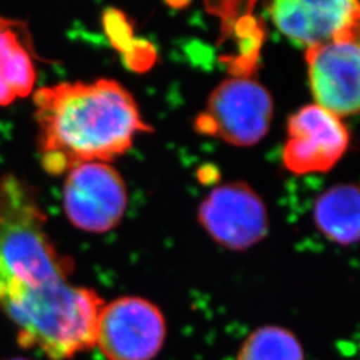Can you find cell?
<instances>
[{
    "instance_id": "cell-1",
    "label": "cell",
    "mask_w": 360,
    "mask_h": 360,
    "mask_svg": "<svg viewBox=\"0 0 360 360\" xmlns=\"http://www.w3.org/2000/svg\"><path fill=\"white\" fill-rule=\"evenodd\" d=\"M41 166L63 175L83 163H108L153 127L132 94L114 79L65 82L34 92Z\"/></svg>"
},
{
    "instance_id": "cell-2",
    "label": "cell",
    "mask_w": 360,
    "mask_h": 360,
    "mask_svg": "<svg viewBox=\"0 0 360 360\" xmlns=\"http://www.w3.org/2000/svg\"><path fill=\"white\" fill-rule=\"evenodd\" d=\"M47 219L31 184L13 174L0 178V304L70 281L74 264L47 231Z\"/></svg>"
},
{
    "instance_id": "cell-3",
    "label": "cell",
    "mask_w": 360,
    "mask_h": 360,
    "mask_svg": "<svg viewBox=\"0 0 360 360\" xmlns=\"http://www.w3.org/2000/svg\"><path fill=\"white\" fill-rule=\"evenodd\" d=\"M103 304L96 291L65 281L13 297L0 309L18 328L20 345L51 360H70L95 347Z\"/></svg>"
},
{
    "instance_id": "cell-4",
    "label": "cell",
    "mask_w": 360,
    "mask_h": 360,
    "mask_svg": "<svg viewBox=\"0 0 360 360\" xmlns=\"http://www.w3.org/2000/svg\"><path fill=\"white\" fill-rule=\"evenodd\" d=\"M272 116L274 99L262 83L252 77H229L210 94L196 129L233 147H251L266 138Z\"/></svg>"
},
{
    "instance_id": "cell-5",
    "label": "cell",
    "mask_w": 360,
    "mask_h": 360,
    "mask_svg": "<svg viewBox=\"0 0 360 360\" xmlns=\"http://www.w3.org/2000/svg\"><path fill=\"white\" fill-rule=\"evenodd\" d=\"M166 335L162 309L148 299L123 296L101 309L95 347L107 360H154Z\"/></svg>"
},
{
    "instance_id": "cell-6",
    "label": "cell",
    "mask_w": 360,
    "mask_h": 360,
    "mask_svg": "<svg viewBox=\"0 0 360 360\" xmlns=\"http://www.w3.org/2000/svg\"><path fill=\"white\" fill-rule=\"evenodd\" d=\"M129 205L126 183L108 163H83L65 174L63 208L72 226L82 231L114 230Z\"/></svg>"
},
{
    "instance_id": "cell-7",
    "label": "cell",
    "mask_w": 360,
    "mask_h": 360,
    "mask_svg": "<svg viewBox=\"0 0 360 360\" xmlns=\"http://www.w3.org/2000/svg\"><path fill=\"white\" fill-rule=\"evenodd\" d=\"M198 221L214 242L231 251L257 245L270 229L264 200L240 180L211 190L198 208Z\"/></svg>"
},
{
    "instance_id": "cell-8",
    "label": "cell",
    "mask_w": 360,
    "mask_h": 360,
    "mask_svg": "<svg viewBox=\"0 0 360 360\" xmlns=\"http://www.w3.org/2000/svg\"><path fill=\"white\" fill-rule=\"evenodd\" d=\"M349 141L342 119L315 103L304 105L287 122L284 167L294 175L327 172L347 153Z\"/></svg>"
},
{
    "instance_id": "cell-9",
    "label": "cell",
    "mask_w": 360,
    "mask_h": 360,
    "mask_svg": "<svg viewBox=\"0 0 360 360\" xmlns=\"http://www.w3.org/2000/svg\"><path fill=\"white\" fill-rule=\"evenodd\" d=\"M267 11L278 31L306 50L342 40L360 41V1L278 0Z\"/></svg>"
},
{
    "instance_id": "cell-10",
    "label": "cell",
    "mask_w": 360,
    "mask_h": 360,
    "mask_svg": "<svg viewBox=\"0 0 360 360\" xmlns=\"http://www.w3.org/2000/svg\"><path fill=\"white\" fill-rule=\"evenodd\" d=\"M304 58L314 103L339 119L360 114V41L309 47Z\"/></svg>"
},
{
    "instance_id": "cell-11",
    "label": "cell",
    "mask_w": 360,
    "mask_h": 360,
    "mask_svg": "<svg viewBox=\"0 0 360 360\" xmlns=\"http://www.w3.org/2000/svg\"><path fill=\"white\" fill-rule=\"evenodd\" d=\"M35 83V51L26 25L0 16V105L26 98Z\"/></svg>"
},
{
    "instance_id": "cell-12",
    "label": "cell",
    "mask_w": 360,
    "mask_h": 360,
    "mask_svg": "<svg viewBox=\"0 0 360 360\" xmlns=\"http://www.w3.org/2000/svg\"><path fill=\"white\" fill-rule=\"evenodd\" d=\"M316 230L335 245L360 242V184L339 183L323 191L314 203Z\"/></svg>"
},
{
    "instance_id": "cell-13",
    "label": "cell",
    "mask_w": 360,
    "mask_h": 360,
    "mask_svg": "<svg viewBox=\"0 0 360 360\" xmlns=\"http://www.w3.org/2000/svg\"><path fill=\"white\" fill-rule=\"evenodd\" d=\"M238 360H306L300 340L290 330L264 326L248 335Z\"/></svg>"
},
{
    "instance_id": "cell-14",
    "label": "cell",
    "mask_w": 360,
    "mask_h": 360,
    "mask_svg": "<svg viewBox=\"0 0 360 360\" xmlns=\"http://www.w3.org/2000/svg\"><path fill=\"white\" fill-rule=\"evenodd\" d=\"M8 360H30V359H26V358H13V359H8Z\"/></svg>"
}]
</instances>
